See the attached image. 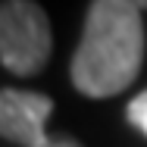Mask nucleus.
I'll return each mask as SVG.
<instances>
[{
    "label": "nucleus",
    "mask_w": 147,
    "mask_h": 147,
    "mask_svg": "<svg viewBox=\"0 0 147 147\" xmlns=\"http://www.w3.org/2000/svg\"><path fill=\"white\" fill-rule=\"evenodd\" d=\"M135 3H138V6H141V9H144V6H147V0H135Z\"/></svg>",
    "instance_id": "obj_6"
},
{
    "label": "nucleus",
    "mask_w": 147,
    "mask_h": 147,
    "mask_svg": "<svg viewBox=\"0 0 147 147\" xmlns=\"http://www.w3.org/2000/svg\"><path fill=\"white\" fill-rule=\"evenodd\" d=\"M128 122L147 138V91H141L138 97H131V103H128Z\"/></svg>",
    "instance_id": "obj_4"
},
{
    "label": "nucleus",
    "mask_w": 147,
    "mask_h": 147,
    "mask_svg": "<svg viewBox=\"0 0 147 147\" xmlns=\"http://www.w3.org/2000/svg\"><path fill=\"white\" fill-rule=\"evenodd\" d=\"M50 22L31 0H3L0 9V59L13 75H34L50 59Z\"/></svg>",
    "instance_id": "obj_2"
},
{
    "label": "nucleus",
    "mask_w": 147,
    "mask_h": 147,
    "mask_svg": "<svg viewBox=\"0 0 147 147\" xmlns=\"http://www.w3.org/2000/svg\"><path fill=\"white\" fill-rule=\"evenodd\" d=\"M47 147H82V144H78L75 138H63V135H59V138H50Z\"/></svg>",
    "instance_id": "obj_5"
},
{
    "label": "nucleus",
    "mask_w": 147,
    "mask_h": 147,
    "mask_svg": "<svg viewBox=\"0 0 147 147\" xmlns=\"http://www.w3.org/2000/svg\"><path fill=\"white\" fill-rule=\"evenodd\" d=\"M144 22L135 0H94L72 57V85L85 97H113L141 72Z\"/></svg>",
    "instance_id": "obj_1"
},
{
    "label": "nucleus",
    "mask_w": 147,
    "mask_h": 147,
    "mask_svg": "<svg viewBox=\"0 0 147 147\" xmlns=\"http://www.w3.org/2000/svg\"><path fill=\"white\" fill-rule=\"evenodd\" d=\"M53 113V100L34 91L3 88L0 94V131L6 141L22 147H47L50 138L44 131L47 119Z\"/></svg>",
    "instance_id": "obj_3"
}]
</instances>
